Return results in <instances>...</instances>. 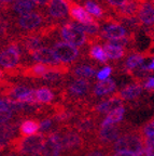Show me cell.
<instances>
[{"mask_svg":"<svg viewBox=\"0 0 154 156\" xmlns=\"http://www.w3.org/2000/svg\"><path fill=\"white\" fill-rule=\"evenodd\" d=\"M45 136L43 133H36L29 136H21L16 139H11L8 142L10 150L21 154H34L39 152L44 143Z\"/></svg>","mask_w":154,"mask_h":156,"instance_id":"cell-1","label":"cell"},{"mask_svg":"<svg viewBox=\"0 0 154 156\" xmlns=\"http://www.w3.org/2000/svg\"><path fill=\"white\" fill-rule=\"evenodd\" d=\"M142 132L140 131H129L125 132L116 140L112 145V150L116 152H129L136 154L143 149V140Z\"/></svg>","mask_w":154,"mask_h":156,"instance_id":"cell-2","label":"cell"},{"mask_svg":"<svg viewBox=\"0 0 154 156\" xmlns=\"http://www.w3.org/2000/svg\"><path fill=\"white\" fill-rule=\"evenodd\" d=\"M60 138V149L65 152H78L84 147V139L77 131L72 130L69 126L60 127L56 130Z\"/></svg>","mask_w":154,"mask_h":156,"instance_id":"cell-3","label":"cell"},{"mask_svg":"<svg viewBox=\"0 0 154 156\" xmlns=\"http://www.w3.org/2000/svg\"><path fill=\"white\" fill-rule=\"evenodd\" d=\"M60 36L67 44H71L73 47H82L86 44H91V40L86 37L85 33L80 30L78 27L75 26L73 23H67L63 25L62 30H60Z\"/></svg>","mask_w":154,"mask_h":156,"instance_id":"cell-4","label":"cell"},{"mask_svg":"<svg viewBox=\"0 0 154 156\" xmlns=\"http://www.w3.org/2000/svg\"><path fill=\"white\" fill-rule=\"evenodd\" d=\"M21 44L17 41H11L8 48L0 52V65L7 69L17 67L21 60Z\"/></svg>","mask_w":154,"mask_h":156,"instance_id":"cell-5","label":"cell"},{"mask_svg":"<svg viewBox=\"0 0 154 156\" xmlns=\"http://www.w3.org/2000/svg\"><path fill=\"white\" fill-rule=\"evenodd\" d=\"M52 50L60 63H72L79 58V50L67 42H56Z\"/></svg>","mask_w":154,"mask_h":156,"instance_id":"cell-6","label":"cell"},{"mask_svg":"<svg viewBox=\"0 0 154 156\" xmlns=\"http://www.w3.org/2000/svg\"><path fill=\"white\" fill-rule=\"evenodd\" d=\"M44 22V15L40 12H30L26 15L19 16L16 21V26L21 29H25L28 32L36 33L37 29L40 28Z\"/></svg>","mask_w":154,"mask_h":156,"instance_id":"cell-7","label":"cell"},{"mask_svg":"<svg viewBox=\"0 0 154 156\" xmlns=\"http://www.w3.org/2000/svg\"><path fill=\"white\" fill-rule=\"evenodd\" d=\"M89 88H91V83H89V80L84 78H78L69 83L65 92V97L80 101V99L89 91Z\"/></svg>","mask_w":154,"mask_h":156,"instance_id":"cell-8","label":"cell"},{"mask_svg":"<svg viewBox=\"0 0 154 156\" xmlns=\"http://www.w3.org/2000/svg\"><path fill=\"white\" fill-rule=\"evenodd\" d=\"M122 126L120 125H107V126H100V129L98 131V141L102 145L114 142L121 134Z\"/></svg>","mask_w":154,"mask_h":156,"instance_id":"cell-9","label":"cell"},{"mask_svg":"<svg viewBox=\"0 0 154 156\" xmlns=\"http://www.w3.org/2000/svg\"><path fill=\"white\" fill-rule=\"evenodd\" d=\"M137 19L139 20L140 25L147 28H152L154 22V11H153V0H148L146 2L140 3L139 10L137 13Z\"/></svg>","mask_w":154,"mask_h":156,"instance_id":"cell-10","label":"cell"},{"mask_svg":"<svg viewBox=\"0 0 154 156\" xmlns=\"http://www.w3.org/2000/svg\"><path fill=\"white\" fill-rule=\"evenodd\" d=\"M30 55L32 56L35 61L39 62V63L45 64V65H58L60 64V62L58 61V58L55 56L53 50L50 48H45V47H42V48H38L36 50H34L32 52H30Z\"/></svg>","mask_w":154,"mask_h":156,"instance_id":"cell-11","label":"cell"},{"mask_svg":"<svg viewBox=\"0 0 154 156\" xmlns=\"http://www.w3.org/2000/svg\"><path fill=\"white\" fill-rule=\"evenodd\" d=\"M68 8H69L68 12H69L70 17H72V20L77 21L78 23L86 24V23L95 21L94 17L91 14H89L84 8L81 7L79 3L75 2L72 0H68Z\"/></svg>","mask_w":154,"mask_h":156,"instance_id":"cell-12","label":"cell"},{"mask_svg":"<svg viewBox=\"0 0 154 156\" xmlns=\"http://www.w3.org/2000/svg\"><path fill=\"white\" fill-rule=\"evenodd\" d=\"M68 9V0H51L49 3V14L56 20H65Z\"/></svg>","mask_w":154,"mask_h":156,"instance_id":"cell-13","label":"cell"},{"mask_svg":"<svg viewBox=\"0 0 154 156\" xmlns=\"http://www.w3.org/2000/svg\"><path fill=\"white\" fill-rule=\"evenodd\" d=\"M97 118L93 115H84L80 117L79 119L75 122V128L78 132L84 134L93 133L96 129L97 126Z\"/></svg>","mask_w":154,"mask_h":156,"instance_id":"cell-14","label":"cell"},{"mask_svg":"<svg viewBox=\"0 0 154 156\" xmlns=\"http://www.w3.org/2000/svg\"><path fill=\"white\" fill-rule=\"evenodd\" d=\"M139 7H140V2H138L137 0H127L124 5L114 9V13L120 19L137 16Z\"/></svg>","mask_w":154,"mask_h":156,"instance_id":"cell-15","label":"cell"},{"mask_svg":"<svg viewBox=\"0 0 154 156\" xmlns=\"http://www.w3.org/2000/svg\"><path fill=\"white\" fill-rule=\"evenodd\" d=\"M54 66L38 63L32 66H29V67H22V69H21V75L26 78H41V76L44 75L46 72L53 69Z\"/></svg>","mask_w":154,"mask_h":156,"instance_id":"cell-16","label":"cell"},{"mask_svg":"<svg viewBox=\"0 0 154 156\" xmlns=\"http://www.w3.org/2000/svg\"><path fill=\"white\" fill-rule=\"evenodd\" d=\"M125 36H127L126 29L122 25L118 24V23H112V24L107 25L106 27H104V29L100 33L101 38L108 39V40L121 38V37H125Z\"/></svg>","mask_w":154,"mask_h":156,"instance_id":"cell-17","label":"cell"},{"mask_svg":"<svg viewBox=\"0 0 154 156\" xmlns=\"http://www.w3.org/2000/svg\"><path fill=\"white\" fill-rule=\"evenodd\" d=\"M41 40H42V37L36 32V33H30V34L24 36L22 38V40H21V42L19 41L17 42L19 44H22L28 53H30V52H32L36 49L40 48Z\"/></svg>","mask_w":154,"mask_h":156,"instance_id":"cell-18","label":"cell"},{"mask_svg":"<svg viewBox=\"0 0 154 156\" xmlns=\"http://www.w3.org/2000/svg\"><path fill=\"white\" fill-rule=\"evenodd\" d=\"M119 106H123V100L114 94V97L110 98L108 100L97 104L96 106L94 107V110L96 111V112H98L99 114H106V113L108 114L109 112L113 111L114 108H116V107H119Z\"/></svg>","mask_w":154,"mask_h":156,"instance_id":"cell-19","label":"cell"},{"mask_svg":"<svg viewBox=\"0 0 154 156\" xmlns=\"http://www.w3.org/2000/svg\"><path fill=\"white\" fill-rule=\"evenodd\" d=\"M142 92V86L140 83H132L127 86L126 88L122 89L119 93H116V95L122 100H134L138 98Z\"/></svg>","mask_w":154,"mask_h":156,"instance_id":"cell-20","label":"cell"},{"mask_svg":"<svg viewBox=\"0 0 154 156\" xmlns=\"http://www.w3.org/2000/svg\"><path fill=\"white\" fill-rule=\"evenodd\" d=\"M116 89V86L114 80L108 78L105 80H100L99 83H97L94 87V95L96 97H102V95H107L109 93H112Z\"/></svg>","mask_w":154,"mask_h":156,"instance_id":"cell-21","label":"cell"},{"mask_svg":"<svg viewBox=\"0 0 154 156\" xmlns=\"http://www.w3.org/2000/svg\"><path fill=\"white\" fill-rule=\"evenodd\" d=\"M124 114H125V108H124V106L116 107V108H114L113 111H111V112L108 113V115L106 116V118L101 122L100 126L119 124V122L123 120Z\"/></svg>","mask_w":154,"mask_h":156,"instance_id":"cell-22","label":"cell"},{"mask_svg":"<svg viewBox=\"0 0 154 156\" xmlns=\"http://www.w3.org/2000/svg\"><path fill=\"white\" fill-rule=\"evenodd\" d=\"M19 131L23 136H29L36 134L39 131V122L36 119H25L19 125Z\"/></svg>","mask_w":154,"mask_h":156,"instance_id":"cell-23","label":"cell"},{"mask_svg":"<svg viewBox=\"0 0 154 156\" xmlns=\"http://www.w3.org/2000/svg\"><path fill=\"white\" fill-rule=\"evenodd\" d=\"M104 50L106 52L108 58H112V60H119L122 58L123 56L126 54V50L124 47L120 46H114V44H110L106 42L104 46Z\"/></svg>","mask_w":154,"mask_h":156,"instance_id":"cell-24","label":"cell"},{"mask_svg":"<svg viewBox=\"0 0 154 156\" xmlns=\"http://www.w3.org/2000/svg\"><path fill=\"white\" fill-rule=\"evenodd\" d=\"M17 122L13 124H0V142H9L15 134Z\"/></svg>","mask_w":154,"mask_h":156,"instance_id":"cell-25","label":"cell"},{"mask_svg":"<svg viewBox=\"0 0 154 156\" xmlns=\"http://www.w3.org/2000/svg\"><path fill=\"white\" fill-rule=\"evenodd\" d=\"M72 23L75 24V27H78V28L80 29V30H82V32L85 33V34L91 35V36H96L99 32V28H100V25H99V23L97 22V21H93V22L86 23V24L75 23V22H72Z\"/></svg>","mask_w":154,"mask_h":156,"instance_id":"cell-26","label":"cell"},{"mask_svg":"<svg viewBox=\"0 0 154 156\" xmlns=\"http://www.w3.org/2000/svg\"><path fill=\"white\" fill-rule=\"evenodd\" d=\"M36 97L38 103H51L54 99L53 91L49 89L48 87H41L36 90Z\"/></svg>","mask_w":154,"mask_h":156,"instance_id":"cell-27","label":"cell"},{"mask_svg":"<svg viewBox=\"0 0 154 156\" xmlns=\"http://www.w3.org/2000/svg\"><path fill=\"white\" fill-rule=\"evenodd\" d=\"M84 9L86 10V12L91 15H94L97 19H104L105 17V13H104V9L100 7L99 5H97L96 2L89 0L84 3Z\"/></svg>","mask_w":154,"mask_h":156,"instance_id":"cell-28","label":"cell"},{"mask_svg":"<svg viewBox=\"0 0 154 156\" xmlns=\"http://www.w3.org/2000/svg\"><path fill=\"white\" fill-rule=\"evenodd\" d=\"M89 56L92 58H94L96 61H98L99 63H107L108 62V56H107L106 52H105L104 48L99 44H96V46L92 47V49L89 50Z\"/></svg>","mask_w":154,"mask_h":156,"instance_id":"cell-29","label":"cell"},{"mask_svg":"<svg viewBox=\"0 0 154 156\" xmlns=\"http://www.w3.org/2000/svg\"><path fill=\"white\" fill-rule=\"evenodd\" d=\"M146 58V54L141 53H135L130 55L129 58L126 60L125 62V69L127 72H132L134 68L138 67L140 64L142 63V61Z\"/></svg>","mask_w":154,"mask_h":156,"instance_id":"cell-30","label":"cell"},{"mask_svg":"<svg viewBox=\"0 0 154 156\" xmlns=\"http://www.w3.org/2000/svg\"><path fill=\"white\" fill-rule=\"evenodd\" d=\"M73 75L79 78H91L96 75V71L92 66L81 65V66H78L75 71H73Z\"/></svg>","mask_w":154,"mask_h":156,"instance_id":"cell-31","label":"cell"},{"mask_svg":"<svg viewBox=\"0 0 154 156\" xmlns=\"http://www.w3.org/2000/svg\"><path fill=\"white\" fill-rule=\"evenodd\" d=\"M35 7H36V5H29V3L16 2L15 1L12 5V9L17 14H19V16H22V15H26L28 13L32 12V10L35 9Z\"/></svg>","mask_w":154,"mask_h":156,"instance_id":"cell-32","label":"cell"},{"mask_svg":"<svg viewBox=\"0 0 154 156\" xmlns=\"http://www.w3.org/2000/svg\"><path fill=\"white\" fill-rule=\"evenodd\" d=\"M142 134H145L146 139H154V122H153V118H151L150 122L145 125L143 130H142Z\"/></svg>","mask_w":154,"mask_h":156,"instance_id":"cell-33","label":"cell"},{"mask_svg":"<svg viewBox=\"0 0 154 156\" xmlns=\"http://www.w3.org/2000/svg\"><path fill=\"white\" fill-rule=\"evenodd\" d=\"M82 156H107L105 147H89Z\"/></svg>","mask_w":154,"mask_h":156,"instance_id":"cell-34","label":"cell"},{"mask_svg":"<svg viewBox=\"0 0 154 156\" xmlns=\"http://www.w3.org/2000/svg\"><path fill=\"white\" fill-rule=\"evenodd\" d=\"M111 74H112V67L111 66H105L104 68H101L100 71L97 73L96 78L99 81L105 80V79H108L110 77Z\"/></svg>","mask_w":154,"mask_h":156,"instance_id":"cell-35","label":"cell"},{"mask_svg":"<svg viewBox=\"0 0 154 156\" xmlns=\"http://www.w3.org/2000/svg\"><path fill=\"white\" fill-rule=\"evenodd\" d=\"M140 68L139 69H141V71H143V72H153V69H154V61H153V56H151L150 58V60L149 58H147V60H143L142 61V63L140 64Z\"/></svg>","mask_w":154,"mask_h":156,"instance_id":"cell-36","label":"cell"},{"mask_svg":"<svg viewBox=\"0 0 154 156\" xmlns=\"http://www.w3.org/2000/svg\"><path fill=\"white\" fill-rule=\"evenodd\" d=\"M52 126H53V119L52 118H44L39 124V130L42 132H46Z\"/></svg>","mask_w":154,"mask_h":156,"instance_id":"cell-37","label":"cell"},{"mask_svg":"<svg viewBox=\"0 0 154 156\" xmlns=\"http://www.w3.org/2000/svg\"><path fill=\"white\" fill-rule=\"evenodd\" d=\"M13 117V112L11 110L0 111V124H5Z\"/></svg>","mask_w":154,"mask_h":156,"instance_id":"cell-38","label":"cell"},{"mask_svg":"<svg viewBox=\"0 0 154 156\" xmlns=\"http://www.w3.org/2000/svg\"><path fill=\"white\" fill-rule=\"evenodd\" d=\"M8 28H9V24L3 17L0 16V38L7 36L8 35Z\"/></svg>","mask_w":154,"mask_h":156,"instance_id":"cell-39","label":"cell"},{"mask_svg":"<svg viewBox=\"0 0 154 156\" xmlns=\"http://www.w3.org/2000/svg\"><path fill=\"white\" fill-rule=\"evenodd\" d=\"M143 87H145L146 90L150 91V92H153L154 90V78L153 76H150L146 79L145 83H143Z\"/></svg>","mask_w":154,"mask_h":156,"instance_id":"cell-40","label":"cell"},{"mask_svg":"<svg viewBox=\"0 0 154 156\" xmlns=\"http://www.w3.org/2000/svg\"><path fill=\"white\" fill-rule=\"evenodd\" d=\"M107 2V5H110L111 8H114V9H116V8L121 7L122 5H124V3L127 1V0H105Z\"/></svg>","mask_w":154,"mask_h":156,"instance_id":"cell-41","label":"cell"},{"mask_svg":"<svg viewBox=\"0 0 154 156\" xmlns=\"http://www.w3.org/2000/svg\"><path fill=\"white\" fill-rule=\"evenodd\" d=\"M3 110H9V104H8L7 99L0 100V111H3Z\"/></svg>","mask_w":154,"mask_h":156,"instance_id":"cell-42","label":"cell"},{"mask_svg":"<svg viewBox=\"0 0 154 156\" xmlns=\"http://www.w3.org/2000/svg\"><path fill=\"white\" fill-rule=\"evenodd\" d=\"M111 156H135V154L129 152H116V154H112Z\"/></svg>","mask_w":154,"mask_h":156,"instance_id":"cell-43","label":"cell"},{"mask_svg":"<svg viewBox=\"0 0 154 156\" xmlns=\"http://www.w3.org/2000/svg\"><path fill=\"white\" fill-rule=\"evenodd\" d=\"M36 5H48L50 3L51 0H32Z\"/></svg>","mask_w":154,"mask_h":156,"instance_id":"cell-44","label":"cell"},{"mask_svg":"<svg viewBox=\"0 0 154 156\" xmlns=\"http://www.w3.org/2000/svg\"><path fill=\"white\" fill-rule=\"evenodd\" d=\"M135 156H151V155H150L149 152H148L147 150H146L145 147H143V149L140 150V151L138 152V153H136Z\"/></svg>","mask_w":154,"mask_h":156,"instance_id":"cell-45","label":"cell"},{"mask_svg":"<svg viewBox=\"0 0 154 156\" xmlns=\"http://www.w3.org/2000/svg\"><path fill=\"white\" fill-rule=\"evenodd\" d=\"M8 5H5V3H3V2H1L0 1V15L2 14L3 12H5L7 11V9H8Z\"/></svg>","mask_w":154,"mask_h":156,"instance_id":"cell-46","label":"cell"},{"mask_svg":"<svg viewBox=\"0 0 154 156\" xmlns=\"http://www.w3.org/2000/svg\"><path fill=\"white\" fill-rule=\"evenodd\" d=\"M16 2H23V3H29V5H36L32 0H15Z\"/></svg>","mask_w":154,"mask_h":156,"instance_id":"cell-47","label":"cell"},{"mask_svg":"<svg viewBox=\"0 0 154 156\" xmlns=\"http://www.w3.org/2000/svg\"><path fill=\"white\" fill-rule=\"evenodd\" d=\"M3 73H2V71L0 69V87H2L3 85H5V81H3Z\"/></svg>","mask_w":154,"mask_h":156,"instance_id":"cell-48","label":"cell"},{"mask_svg":"<svg viewBox=\"0 0 154 156\" xmlns=\"http://www.w3.org/2000/svg\"><path fill=\"white\" fill-rule=\"evenodd\" d=\"M32 156H45L43 153H42V151H39V152H36V153H34V154H32Z\"/></svg>","mask_w":154,"mask_h":156,"instance_id":"cell-49","label":"cell"},{"mask_svg":"<svg viewBox=\"0 0 154 156\" xmlns=\"http://www.w3.org/2000/svg\"><path fill=\"white\" fill-rule=\"evenodd\" d=\"M1 2H3V3H5V5H8V3H11L12 1H14V0H0Z\"/></svg>","mask_w":154,"mask_h":156,"instance_id":"cell-50","label":"cell"},{"mask_svg":"<svg viewBox=\"0 0 154 156\" xmlns=\"http://www.w3.org/2000/svg\"><path fill=\"white\" fill-rule=\"evenodd\" d=\"M138 2H140V3H142V2H146V1H148V0H137Z\"/></svg>","mask_w":154,"mask_h":156,"instance_id":"cell-51","label":"cell"},{"mask_svg":"<svg viewBox=\"0 0 154 156\" xmlns=\"http://www.w3.org/2000/svg\"><path fill=\"white\" fill-rule=\"evenodd\" d=\"M5 156H17V155H14V154H9V155H5Z\"/></svg>","mask_w":154,"mask_h":156,"instance_id":"cell-52","label":"cell"},{"mask_svg":"<svg viewBox=\"0 0 154 156\" xmlns=\"http://www.w3.org/2000/svg\"><path fill=\"white\" fill-rule=\"evenodd\" d=\"M0 47H1V41H0Z\"/></svg>","mask_w":154,"mask_h":156,"instance_id":"cell-53","label":"cell"}]
</instances>
